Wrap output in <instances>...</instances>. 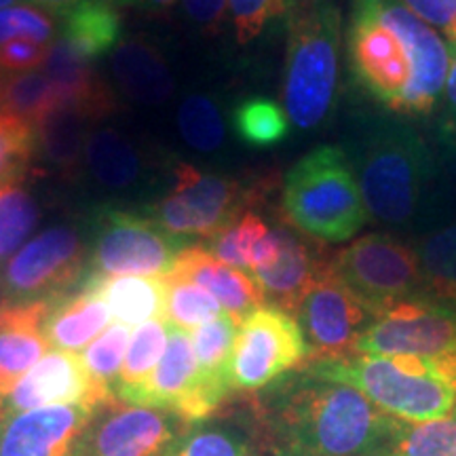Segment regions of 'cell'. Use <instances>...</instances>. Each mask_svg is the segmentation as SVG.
Returning <instances> with one entry per match:
<instances>
[{
	"label": "cell",
	"mask_w": 456,
	"mask_h": 456,
	"mask_svg": "<svg viewBox=\"0 0 456 456\" xmlns=\"http://www.w3.org/2000/svg\"><path fill=\"white\" fill-rule=\"evenodd\" d=\"M184 425L165 410L112 397L95 408L83 456H165L186 431Z\"/></svg>",
	"instance_id": "cell-15"
},
{
	"label": "cell",
	"mask_w": 456,
	"mask_h": 456,
	"mask_svg": "<svg viewBox=\"0 0 456 456\" xmlns=\"http://www.w3.org/2000/svg\"><path fill=\"white\" fill-rule=\"evenodd\" d=\"M265 180L226 178L180 163L174 169V186L148 205L146 216L175 237L212 239L265 199Z\"/></svg>",
	"instance_id": "cell-7"
},
{
	"label": "cell",
	"mask_w": 456,
	"mask_h": 456,
	"mask_svg": "<svg viewBox=\"0 0 456 456\" xmlns=\"http://www.w3.org/2000/svg\"><path fill=\"white\" fill-rule=\"evenodd\" d=\"M114 3L138 7L142 11H148V13H161V11H169L178 0H114Z\"/></svg>",
	"instance_id": "cell-47"
},
{
	"label": "cell",
	"mask_w": 456,
	"mask_h": 456,
	"mask_svg": "<svg viewBox=\"0 0 456 456\" xmlns=\"http://www.w3.org/2000/svg\"><path fill=\"white\" fill-rule=\"evenodd\" d=\"M408 11L444 32L456 24V0H399Z\"/></svg>",
	"instance_id": "cell-44"
},
{
	"label": "cell",
	"mask_w": 456,
	"mask_h": 456,
	"mask_svg": "<svg viewBox=\"0 0 456 456\" xmlns=\"http://www.w3.org/2000/svg\"><path fill=\"white\" fill-rule=\"evenodd\" d=\"M285 389L258 420L275 456H387L397 419L355 387L306 374Z\"/></svg>",
	"instance_id": "cell-2"
},
{
	"label": "cell",
	"mask_w": 456,
	"mask_h": 456,
	"mask_svg": "<svg viewBox=\"0 0 456 456\" xmlns=\"http://www.w3.org/2000/svg\"><path fill=\"white\" fill-rule=\"evenodd\" d=\"M87 262V248L77 228L51 226L4 262V300L28 305L61 298L81 285Z\"/></svg>",
	"instance_id": "cell-10"
},
{
	"label": "cell",
	"mask_w": 456,
	"mask_h": 456,
	"mask_svg": "<svg viewBox=\"0 0 456 456\" xmlns=\"http://www.w3.org/2000/svg\"><path fill=\"white\" fill-rule=\"evenodd\" d=\"M11 4H15V0H0V9H7Z\"/></svg>",
	"instance_id": "cell-50"
},
{
	"label": "cell",
	"mask_w": 456,
	"mask_h": 456,
	"mask_svg": "<svg viewBox=\"0 0 456 456\" xmlns=\"http://www.w3.org/2000/svg\"><path fill=\"white\" fill-rule=\"evenodd\" d=\"M85 165L100 186L127 191L142 178L144 159L121 131L91 129L85 144Z\"/></svg>",
	"instance_id": "cell-27"
},
{
	"label": "cell",
	"mask_w": 456,
	"mask_h": 456,
	"mask_svg": "<svg viewBox=\"0 0 456 456\" xmlns=\"http://www.w3.org/2000/svg\"><path fill=\"white\" fill-rule=\"evenodd\" d=\"M357 353L433 359L456 376V306L425 296L397 302L372 319Z\"/></svg>",
	"instance_id": "cell-12"
},
{
	"label": "cell",
	"mask_w": 456,
	"mask_h": 456,
	"mask_svg": "<svg viewBox=\"0 0 456 456\" xmlns=\"http://www.w3.org/2000/svg\"><path fill=\"white\" fill-rule=\"evenodd\" d=\"M167 328V346L161 362L138 389L121 399L138 406L165 410L178 416L186 425L203 423L212 419L224 406V402L203 385L191 334L178 328Z\"/></svg>",
	"instance_id": "cell-14"
},
{
	"label": "cell",
	"mask_w": 456,
	"mask_h": 456,
	"mask_svg": "<svg viewBox=\"0 0 456 456\" xmlns=\"http://www.w3.org/2000/svg\"><path fill=\"white\" fill-rule=\"evenodd\" d=\"M340 11L334 0H300L288 15L283 106L300 131L317 129L334 108Z\"/></svg>",
	"instance_id": "cell-4"
},
{
	"label": "cell",
	"mask_w": 456,
	"mask_h": 456,
	"mask_svg": "<svg viewBox=\"0 0 456 456\" xmlns=\"http://www.w3.org/2000/svg\"><path fill=\"white\" fill-rule=\"evenodd\" d=\"M351 165L372 218L406 224L419 214L433 178V157L419 131L402 123L374 127Z\"/></svg>",
	"instance_id": "cell-6"
},
{
	"label": "cell",
	"mask_w": 456,
	"mask_h": 456,
	"mask_svg": "<svg viewBox=\"0 0 456 456\" xmlns=\"http://www.w3.org/2000/svg\"><path fill=\"white\" fill-rule=\"evenodd\" d=\"M237 328V323L226 313H222V315L212 319V322L192 330L191 334L197 368L199 374H201L203 385L216 397H220L222 402H226L228 395L232 393L228 368H231Z\"/></svg>",
	"instance_id": "cell-29"
},
{
	"label": "cell",
	"mask_w": 456,
	"mask_h": 456,
	"mask_svg": "<svg viewBox=\"0 0 456 456\" xmlns=\"http://www.w3.org/2000/svg\"><path fill=\"white\" fill-rule=\"evenodd\" d=\"M446 125L448 129L456 134V49L450 47V70L446 78Z\"/></svg>",
	"instance_id": "cell-46"
},
{
	"label": "cell",
	"mask_w": 456,
	"mask_h": 456,
	"mask_svg": "<svg viewBox=\"0 0 456 456\" xmlns=\"http://www.w3.org/2000/svg\"><path fill=\"white\" fill-rule=\"evenodd\" d=\"M41 218V209L21 182L0 184V265L17 252Z\"/></svg>",
	"instance_id": "cell-36"
},
{
	"label": "cell",
	"mask_w": 456,
	"mask_h": 456,
	"mask_svg": "<svg viewBox=\"0 0 456 456\" xmlns=\"http://www.w3.org/2000/svg\"><path fill=\"white\" fill-rule=\"evenodd\" d=\"M169 328L163 319H152L138 326L131 336L129 349L125 353V362L118 374L117 387H114V397H125L127 393L135 391L144 383L157 363L161 362L165 346H167Z\"/></svg>",
	"instance_id": "cell-31"
},
{
	"label": "cell",
	"mask_w": 456,
	"mask_h": 456,
	"mask_svg": "<svg viewBox=\"0 0 456 456\" xmlns=\"http://www.w3.org/2000/svg\"><path fill=\"white\" fill-rule=\"evenodd\" d=\"M110 322V311L87 288L49 302L43 319V334L57 351L74 353L87 349L89 342Z\"/></svg>",
	"instance_id": "cell-22"
},
{
	"label": "cell",
	"mask_w": 456,
	"mask_h": 456,
	"mask_svg": "<svg viewBox=\"0 0 456 456\" xmlns=\"http://www.w3.org/2000/svg\"><path fill=\"white\" fill-rule=\"evenodd\" d=\"M182 4L188 20L208 34L218 32L228 13V0H182Z\"/></svg>",
	"instance_id": "cell-45"
},
{
	"label": "cell",
	"mask_w": 456,
	"mask_h": 456,
	"mask_svg": "<svg viewBox=\"0 0 456 456\" xmlns=\"http://www.w3.org/2000/svg\"><path fill=\"white\" fill-rule=\"evenodd\" d=\"M281 248H279L277 260L271 266L252 273L258 288L265 294V300H271V306H277L289 315H296L302 298L328 266L326 256L322 248H315L311 241L302 237L288 222L277 224Z\"/></svg>",
	"instance_id": "cell-18"
},
{
	"label": "cell",
	"mask_w": 456,
	"mask_h": 456,
	"mask_svg": "<svg viewBox=\"0 0 456 456\" xmlns=\"http://www.w3.org/2000/svg\"><path fill=\"white\" fill-rule=\"evenodd\" d=\"M269 232L271 226L266 224V220L249 209V212L239 216L237 220H232L226 228H222L220 232H216L205 245V249L216 260H220L222 265L239 271L249 269V260H252L256 245Z\"/></svg>",
	"instance_id": "cell-37"
},
{
	"label": "cell",
	"mask_w": 456,
	"mask_h": 456,
	"mask_svg": "<svg viewBox=\"0 0 456 456\" xmlns=\"http://www.w3.org/2000/svg\"><path fill=\"white\" fill-rule=\"evenodd\" d=\"M129 328L123 323H114L100 334L83 353V363L94 380L95 389L102 393V397L112 399L114 387H117L118 374H121L125 353H127Z\"/></svg>",
	"instance_id": "cell-38"
},
{
	"label": "cell",
	"mask_w": 456,
	"mask_h": 456,
	"mask_svg": "<svg viewBox=\"0 0 456 456\" xmlns=\"http://www.w3.org/2000/svg\"><path fill=\"white\" fill-rule=\"evenodd\" d=\"M281 456H289V454H281Z\"/></svg>",
	"instance_id": "cell-54"
},
{
	"label": "cell",
	"mask_w": 456,
	"mask_h": 456,
	"mask_svg": "<svg viewBox=\"0 0 456 456\" xmlns=\"http://www.w3.org/2000/svg\"><path fill=\"white\" fill-rule=\"evenodd\" d=\"M446 37H448V47H454L456 49V24L452 28H448Z\"/></svg>",
	"instance_id": "cell-49"
},
{
	"label": "cell",
	"mask_w": 456,
	"mask_h": 456,
	"mask_svg": "<svg viewBox=\"0 0 456 456\" xmlns=\"http://www.w3.org/2000/svg\"><path fill=\"white\" fill-rule=\"evenodd\" d=\"M0 300H3V298H0ZM0 305H3V302H0Z\"/></svg>",
	"instance_id": "cell-55"
},
{
	"label": "cell",
	"mask_w": 456,
	"mask_h": 456,
	"mask_svg": "<svg viewBox=\"0 0 456 456\" xmlns=\"http://www.w3.org/2000/svg\"><path fill=\"white\" fill-rule=\"evenodd\" d=\"M61 41L74 53L94 61L117 49L123 34V20L114 0H81L57 15Z\"/></svg>",
	"instance_id": "cell-25"
},
{
	"label": "cell",
	"mask_w": 456,
	"mask_h": 456,
	"mask_svg": "<svg viewBox=\"0 0 456 456\" xmlns=\"http://www.w3.org/2000/svg\"><path fill=\"white\" fill-rule=\"evenodd\" d=\"M41 70L53 85L60 104L78 108L91 121L108 117L114 110V98L108 85L95 74L91 61L74 53L70 45L61 38L49 45Z\"/></svg>",
	"instance_id": "cell-21"
},
{
	"label": "cell",
	"mask_w": 456,
	"mask_h": 456,
	"mask_svg": "<svg viewBox=\"0 0 456 456\" xmlns=\"http://www.w3.org/2000/svg\"><path fill=\"white\" fill-rule=\"evenodd\" d=\"M60 104L53 85L43 70L13 72L4 78L0 108L4 114L21 118L37 127L49 110Z\"/></svg>",
	"instance_id": "cell-33"
},
{
	"label": "cell",
	"mask_w": 456,
	"mask_h": 456,
	"mask_svg": "<svg viewBox=\"0 0 456 456\" xmlns=\"http://www.w3.org/2000/svg\"><path fill=\"white\" fill-rule=\"evenodd\" d=\"M91 118L78 108L57 104L37 125L38 152L64 180H74L85 163Z\"/></svg>",
	"instance_id": "cell-26"
},
{
	"label": "cell",
	"mask_w": 456,
	"mask_h": 456,
	"mask_svg": "<svg viewBox=\"0 0 456 456\" xmlns=\"http://www.w3.org/2000/svg\"><path fill=\"white\" fill-rule=\"evenodd\" d=\"M28 3L32 4V7H38V9H47L51 13L60 15L61 11L70 9L72 4L81 3V0H28Z\"/></svg>",
	"instance_id": "cell-48"
},
{
	"label": "cell",
	"mask_w": 456,
	"mask_h": 456,
	"mask_svg": "<svg viewBox=\"0 0 456 456\" xmlns=\"http://www.w3.org/2000/svg\"><path fill=\"white\" fill-rule=\"evenodd\" d=\"M288 112L266 98H248L232 110V129L243 144L271 148L289 135Z\"/></svg>",
	"instance_id": "cell-34"
},
{
	"label": "cell",
	"mask_w": 456,
	"mask_h": 456,
	"mask_svg": "<svg viewBox=\"0 0 456 456\" xmlns=\"http://www.w3.org/2000/svg\"><path fill=\"white\" fill-rule=\"evenodd\" d=\"M184 248V239L171 235L151 216L108 205L95 212L87 273L100 277H165Z\"/></svg>",
	"instance_id": "cell-8"
},
{
	"label": "cell",
	"mask_w": 456,
	"mask_h": 456,
	"mask_svg": "<svg viewBox=\"0 0 456 456\" xmlns=\"http://www.w3.org/2000/svg\"><path fill=\"white\" fill-rule=\"evenodd\" d=\"M38 152L37 127L21 118L4 114L0 118V184L24 182Z\"/></svg>",
	"instance_id": "cell-40"
},
{
	"label": "cell",
	"mask_w": 456,
	"mask_h": 456,
	"mask_svg": "<svg viewBox=\"0 0 456 456\" xmlns=\"http://www.w3.org/2000/svg\"><path fill=\"white\" fill-rule=\"evenodd\" d=\"M95 408L83 403L45 406L4 414L0 456H83V442Z\"/></svg>",
	"instance_id": "cell-16"
},
{
	"label": "cell",
	"mask_w": 456,
	"mask_h": 456,
	"mask_svg": "<svg viewBox=\"0 0 456 456\" xmlns=\"http://www.w3.org/2000/svg\"><path fill=\"white\" fill-rule=\"evenodd\" d=\"M273 452L258 420V431L248 433L228 423L192 425L175 440L165 456H265ZM275 456V452H273Z\"/></svg>",
	"instance_id": "cell-28"
},
{
	"label": "cell",
	"mask_w": 456,
	"mask_h": 456,
	"mask_svg": "<svg viewBox=\"0 0 456 456\" xmlns=\"http://www.w3.org/2000/svg\"><path fill=\"white\" fill-rule=\"evenodd\" d=\"M49 302L0 305V397H7L17 380L47 355L49 342L43 319Z\"/></svg>",
	"instance_id": "cell-20"
},
{
	"label": "cell",
	"mask_w": 456,
	"mask_h": 456,
	"mask_svg": "<svg viewBox=\"0 0 456 456\" xmlns=\"http://www.w3.org/2000/svg\"><path fill=\"white\" fill-rule=\"evenodd\" d=\"M281 208L285 222L317 243L346 241L368 222L349 157L332 144L311 151L285 174Z\"/></svg>",
	"instance_id": "cell-5"
},
{
	"label": "cell",
	"mask_w": 456,
	"mask_h": 456,
	"mask_svg": "<svg viewBox=\"0 0 456 456\" xmlns=\"http://www.w3.org/2000/svg\"><path fill=\"white\" fill-rule=\"evenodd\" d=\"M340 281L379 317L397 302L423 296L416 249L387 232H370L330 258Z\"/></svg>",
	"instance_id": "cell-9"
},
{
	"label": "cell",
	"mask_w": 456,
	"mask_h": 456,
	"mask_svg": "<svg viewBox=\"0 0 456 456\" xmlns=\"http://www.w3.org/2000/svg\"><path fill=\"white\" fill-rule=\"evenodd\" d=\"M49 45H38L34 41H11L0 47V68L11 72H30L43 68L47 60Z\"/></svg>",
	"instance_id": "cell-43"
},
{
	"label": "cell",
	"mask_w": 456,
	"mask_h": 456,
	"mask_svg": "<svg viewBox=\"0 0 456 456\" xmlns=\"http://www.w3.org/2000/svg\"><path fill=\"white\" fill-rule=\"evenodd\" d=\"M3 416H4V399L0 397V420H3Z\"/></svg>",
	"instance_id": "cell-52"
},
{
	"label": "cell",
	"mask_w": 456,
	"mask_h": 456,
	"mask_svg": "<svg viewBox=\"0 0 456 456\" xmlns=\"http://www.w3.org/2000/svg\"><path fill=\"white\" fill-rule=\"evenodd\" d=\"M165 323L178 330H197L222 315V306L212 294L188 279L165 275Z\"/></svg>",
	"instance_id": "cell-35"
},
{
	"label": "cell",
	"mask_w": 456,
	"mask_h": 456,
	"mask_svg": "<svg viewBox=\"0 0 456 456\" xmlns=\"http://www.w3.org/2000/svg\"><path fill=\"white\" fill-rule=\"evenodd\" d=\"M387 456H456V408L425 423L397 420Z\"/></svg>",
	"instance_id": "cell-32"
},
{
	"label": "cell",
	"mask_w": 456,
	"mask_h": 456,
	"mask_svg": "<svg viewBox=\"0 0 456 456\" xmlns=\"http://www.w3.org/2000/svg\"><path fill=\"white\" fill-rule=\"evenodd\" d=\"M112 72L118 89L140 104H163L174 94L169 66L155 45L131 38L112 51Z\"/></svg>",
	"instance_id": "cell-23"
},
{
	"label": "cell",
	"mask_w": 456,
	"mask_h": 456,
	"mask_svg": "<svg viewBox=\"0 0 456 456\" xmlns=\"http://www.w3.org/2000/svg\"><path fill=\"white\" fill-rule=\"evenodd\" d=\"M300 0H228L239 45H249L279 17H288Z\"/></svg>",
	"instance_id": "cell-41"
},
{
	"label": "cell",
	"mask_w": 456,
	"mask_h": 456,
	"mask_svg": "<svg viewBox=\"0 0 456 456\" xmlns=\"http://www.w3.org/2000/svg\"><path fill=\"white\" fill-rule=\"evenodd\" d=\"M167 275L188 279L208 294H212L218 300L222 311L237 326L249 313L265 306V294H262L256 279L248 273L222 265L205 249V245H186Z\"/></svg>",
	"instance_id": "cell-19"
},
{
	"label": "cell",
	"mask_w": 456,
	"mask_h": 456,
	"mask_svg": "<svg viewBox=\"0 0 456 456\" xmlns=\"http://www.w3.org/2000/svg\"><path fill=\"white\" fill-rule=\"evenodd\" d=\"M55 20L32 4H11L0 9V47L11 41H34L51 45L55 41Z\"/></svg>",
	"instance_id": "cell-42"
},
{
	"label": "cell",
	"mask_w": 456,
	"mask_h": 456,
	"mask_svg": "<svg viewBox=\"0 0 456 456\" xmlns=\"http://www.w3.org/2000/svg\"><path fill=\"white\" fill-rule=\"evenodd\" d=\"M104 402L106 399L95 389L85 368L83 357L55 349L13 385L4 399V414L28 412L45 406H70V403L98 408Z\"/></svg>",
	"instance_id": "cell-17"
},
{
	"label": "cell",
	"mask_w": 456,
	"mask_h": 456,
	"mask_svg": "<svg viewBox=\"0 0 456 456\" xmlns=\"http://www.w3.org/2000/svg\"><path fill=\"white\" fill-rule=\"evenodd\" d=\"M296 315L309 346V363L355 355L359 338L372 323V315L340 281L330 260L302 298Z\"/></svg>",
	"instance_id": "cell-13"
},
{
	"label": "cell",
	"mask_w": 456,
	"mask_h": 456,
	"mask_svg": "<svg viewBox=\"0 0 456 456\" xmlns=\"http://www.w3.org/2000/svg\"><path fill=\"white\" fill-rule=\"evenodd\" d=\"M306 363L309 346L298 319L269 305L239 323L228 376L232 391L254 393Z\"/></svg>",
	"instance_id": "cell-11"
},
{
	"label": "cell",
	"mask_w": 456,
	"mask_h": 456,
	"mask_svg": "<svg viewBox=\"0 0 456 456\" xmlns=\"http://www.w3.org/2000/svg\"><path fill=\"white\" fill-rule=\"evenodd\" d=\"M349 61L355 83L397 114H429L446 87L450 47L399 0H353Z\"/></svg>",
	"instance_id": "cell-1"
},
{
	"label": "cell",
	"mask_w": 456,
	"mask_h": 456,
	"mask_svg": "<svg viewBox=\"0 0 456 456\" xmlns=\"http://www.w3.org/2000/svg\"><path fill=\"white\" fill-rule=\"evenodd\" d=\"M416 256L425 298L456 306V222L425 237Z\"/></svg>",
	"instance_id": "cell-30"
},
{
	"label": "cell",
	"mask_w": 456,
	"mask_h": 456,
	"mask_svg": "<svg viewBox=\"0 0 456 456\" xmlns=\"http://www.w3.org/2000/svg\"><path fill=\"white\" fill-rule=\"evenodd\" d=\"M178 127L186 144L195 151L214 152L224 144V121L209 95L192 94L180 104Z\"/></svg>",
	"instance_id": "cell-39"
},
{
	"label": "cell",
	"mask_w": 456,
	"mask_h": 456,
	"mask_svg": "<svg viewBox=\"0 0 456 456\" xmlns=\"http://www.w3.org/2000/svg\"><path fill=\"white\" fill-rule=\"evenodd\" d=\"M4 74H3V70H0V95H3V87H4Z\"/></svg>",
	"instance_id": "cell-51"
},
{
	"label": "cell",
	"mask_w": 456,
	"mask_h": 456,
	"mask_svg": "<svg viewBox=\"0 0 456 456\" xmlns=\"http://www.w3.org/2000/svg\"><path fill=\"white\" fill-rule=\"evenodd\" d=\"M305 372L355 387L376 408L406 423L442 419L456 408V376L433 359L355 353L309 363Z\"/></svg>",
	"instance_id": "cell-3"
},
{
	"label": "cell",
	"mask_w": 456,
	"mask_h": 456,
	"mask_svg": "<svg viewBox=\"0 0 456 456\" xmlns=\"http://www.w3.org/2000/svg\"><path fill=\"white\" fill-rule=\"evenodd\" d=\"M4 117V112H3V108H0V118H3Z\"/></svg>",
	"instance_id": "cell-53"
},
{
	"label": "cell",
	"mask_w": 456,
	"mask_h": 456,
	"mask_svg": "<svg viewBox=\"0 0 456 456\" xmlns=\"http://www.w3.org/2000/svg\"><path fill=\"white\" fill-rule=\"evenodd\" d=\"M78 288L91 289L108 306L110 315L127 328L163 319V277H100L85 273Z\"/></svg>",
	"instance_id": "cell-24"
}]
</instances>
